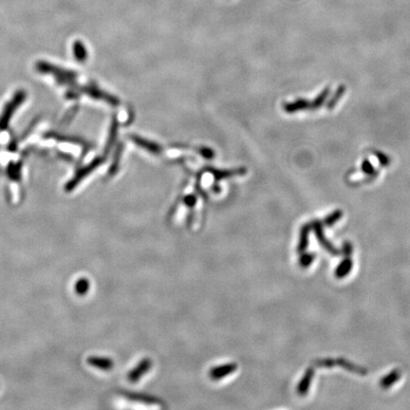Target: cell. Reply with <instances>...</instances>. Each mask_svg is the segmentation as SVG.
I'll return each mask as SVG.
<instances>
[{
  "label": "cell",
  "mask_w": 410,
  "mask_h": 410,
  "mask_svg": "<svg viewBox=\"0 0 410 410\" xmlns=\"http://www.w3.org/2000/svg\"><path fill=\"white\" fill-rule=\"evenodd\" d=\"M238 369V365L235 363L225 364L223 366L213 367L209 371V377L214 381H219L226 376L230 375Z\"/></svg>",
  "instance_id": "obj_3"
},
{
  "label": "cell",
  "mask_w": 410,
  "mask_h": 410,
  "mask_svg": "<svg viewBox=\"0 0 410 410\" xmlns=\"http://www.w3.org/2000/svg\"><path fill=\"white\" fill-rule=\"evenodd\" d=\"M344 92H345V86H343V85H342V86L339 87V89L337 90V95L335 96V98L333 97V101L329 104V108H330V109H332V108H333V106L336 104V102L339 100L338 98H339L340 96H342V95L344 94Z\"/></svg>",
  "instance_id": "obj_8"
},
{
  "label": "cell",
  "mask_w": 410,
  "mask_h": 410,
  "mask_svg": "<svg viewBox=\"0 0 410 410\" xmlns=\"http://www.w3.org/2000/svg\"><path fill=\"white\" fill-rule=\"evenodd\" d=\"M89 286H90V284H89V281L86 278H81L75 284V291L78 294L83 295V294H85L88 291Z\"/></svg>",
  "instance_id": "obj_6"
},
{
  "label": "cell",
  "mask_w": 410,
  "mask_h": 410,
  "mask_svg": "<svg viewBox=\"0 0 410 410\" xmlns=\"http://www.w3.org/2000/svg\"><path fill=\"white\" fill-rule=\"evenodd\" d=\"M125 396L132 400V401H142L144 403H148V404H160L161 402L159 401V399L155 398V397H151V396H147V395H144V394H138V393H126Z\"/></svg>",
  "instance_id": "obj_5"
},
{
  "label": "cell",
  "mask_w": 410,
  "mask_h": 410,
  "mask_svg": "<svg viewBox=\"0 0 410 410\" xmlns=\"http://www.w3.org/2000/svg\"><path fill=\"white\" fill-rule=\"evenodd\" d=\"M152 367V361L149 358H145L142 360L138 366L134 367L129 373H128V381L131 383H136L143 376L146 374L149 369Z\"/></svg>",
  "instance_id": "obj_2"
},
{
  "label": "cell",
  "mask_w": 410,
  "mask_h": 410,
  "mask_svg": "<svg viewBox=\"0 0 410 410\" xmlns=\"http://www.w3.org/2000/svg\"><path fill=\"white\" fill-rule=\"evenodd\" d=\"M330 88H326L323 90V92L320 94L315 101L310 102L306 100H298L296 102H291L289 105H286L285 110L287 112H294V111H301V110H313L320 107L324 102L326 97L329 95Z\"/></svg>",
  "instance_id": "obj_1"
},
{
  "label": "cell",
  "mask_w": 410,
  "mask_h": 410,
  "mask_svg": "<svg viewBox=\"0 0 410 410\" xmlns=\"http://www.w3.org/2000/svg\"><path fill=\"white\" fill-rule=\"evenodd\" d=\"M88 365L91 367L102 369V370H111L114 366L113 361L110 358H102V357H96L92 356L87 359Z\"/></svg>",
  "instance_id": "obj_4"
},
{
  "label": "cell",
  "mask_w": 410,
  "mask_h": 410,
  "mask_svg": "<svg viewBox=\"0 0 410 410\" xmlns=\"http://www.w3.org/2000/svg\"><path fill=\"white\" fill-rule=\"evenodd\" d=\"M196 198L194 196H187L184 198V203L187 205L188 207H194L196 204Z\"/></svg>",
  "instance_id": "obj_9"
},
{
  "label": "cell",
  "mask_w": 410,
  "mask_h": 410,
  "mask_svg": "<svg viewBox=\"0 0 410 410\" xmlns=\"http://www.w3.org/2000/svg\"><path fill=\"white\" fill-rule=\"evenodd\" d=\"M362 169H363V171H364L365 173H367V175H369V176H371V175H373V174L375 173L373 166H372L371 163L368 162V161H367V160L363 162Z\"/></svg>",
  "instance_id": "obj_7"
}]
</instances>
